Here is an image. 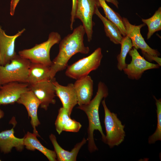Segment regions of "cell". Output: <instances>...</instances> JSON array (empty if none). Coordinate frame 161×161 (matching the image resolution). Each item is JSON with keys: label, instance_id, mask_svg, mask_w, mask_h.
<instances>
[{"label": "cell", "instance_id": "20", "mask_svg": "<svg viewBox=\"0 0 161 161\" xmlns=\"http://www.w3.org/2000/svg\"><path fill=\"white\" fill-rule=\"evenodd\" d=\"M95 14L102 21L106 36L114 44H120L123 36L118 27L105 17L103 16L98 8L96 9Z\"/></svg>", "mask_w": 161, "mask_h": 161}, {"label": "cell", "instance_id": "12", "mask_svg": "<svg viewBox=\"0 0 161 161\" xmlns=\"http://www.w3.org/2000/svg\"><path fill=\"white\" fill-rule=\"evenodd\" d=\"M30 90L27 83L10 82L1 85L0 89V105L17 102L21 95Z\"/></svg>", "mask_w": 161, "mask_h": 161}, {"label": "cell", "instance_id": "11", "mask_svg": "<svg viewBox=\"0 0 161 161\" xmlns=\"http://www.w3.org/2000/svg\"><path fill=\"white\" fill-rule=\"evenodd\" d=\"M25 30L24 28L13 35H7L0 25V65L4 66L9 63L16 56L15 42L16 38Z\"/></svg>", "mask_w": 161, "mask_h": 161}, {"label": "cell", "instance_id": "25", "mask_svg": "<svg viewBox=\"0 0 161 161\" xmlns=\"http://www.w3.org/2000/svg\"><path fill=\"white\" fill-rule=\"evenodd\" d=\"M69 117L70 116L65 108L63 107L60 108L55 122L56 130L59 134H60L63 131L64 126Z\"/></svg>", "mask_w": 161, "mask_h": 161}, {"label": "cell", "instance_id": "17", "mask_svg": "<svg viewBox=\"0 0 161 161\" xmlns=\"http://www.w3.org/2000/svg\"><path fill=\"white\" fill-rule=\"evenodd\" d=\"M49 137L56 154L57 160L58 161H76L80 150L87 141V139L83 138L81 142L76 144L71 151H69L59 145L54 134H51Z\"/></svg>", "mask_w": 161, "mask_h": 161}, {"label": "cell", "instance_id": "10", "mask_svg": "<svg viewBox=\"0 0 161 161\" xmlns=\"http://www.w3.org/2000/svg\"><path fill=\"white\" fill-rule=\"evenodd\" d=\"M54 78L49 80L29 85L30 90L35 95L40 103L41 108L47 110L50 104H55L56 96L53 83Z\"/></svg>", "mask_w": 161, "mask_h": 161}, {"label": "cell", "instance_id": "18", "mask_svg": "<svg viewBox=\"0 0 161 161\" xmlns=\"http://www.w3.org/2000/svg\"><path fill=\"white\" fill-rule=\"evenodd\" d=\"M50 66L43 64L31 62L26 83L29 85L51 79Z\"/></svg>", "mask_w": 161, "mask_h": 161}, {"label": "cell", "instance_id": "24", "mask_svg": "<svg viewBox=\"0 0 161 161\" xmlns=\"http://www.w3.org/2000/svg\"><path fill=\"white\" fill-rule=\"evenodd\" d=\"M156 101L157 107V124L156 130L154 133L150 136L148 139V143L149 144L155 143L156 141L161 140V100L157 99L153 96Z\"/></svg>", "mask_w": 161, "mask_h": 161}, {"label": "cell", "instance_id": "1", "mask_svg": "<svg viewBox=\"0 0 161 161\" xmlns=\"http://www.w3.org/2000/svg\"><path fill=\"white\" fill-rule=\"evenodd\" d=\"M85 33L83 25H80L73 30L72 33L61 40L58 53L52 61L50 66L51 79L55 78L58 72L67 68L68 62L73 56L79 53L85 54L89 53V48L85 46L83 42Z\"/></svg>", "mask_w": 161, "mask_h": 161}, {"label": "cell", "instance_id": "27", "mask_svg": "<svg viewBox=\"0 0 161 161\" xmlns=\"http://www.w3.org/2000/svg\"><path fill=\"white\" fill-rule=\"evenodd\" d=\"M77 0H72V8L71 12L70 28L73 29V25L75 19V13L77 7Z\"/></svg>", "mask_w": 161, "mask_h": 161}, {"label": "cell", "instance_id": "30", "mask_svg": "<svg viewBox=\"0 0 161 161\" xmlns=\"http://www.w3.org/2000/svg\"><path fill=\"white\" fill-rule=\"evenodd\" d=\"M4 116V112L3 111L0 109V119L3 118Z\"/></svg>", "mask_w": 161, "mask_h": 161}, {"label": "cell", "instance_id": "19", "mask_svg": "<svg viewBox=\"0 0 161 161\" xmlns=\"http://www.w3.org/2000/svg\"><path fill=\"white\" fill-rule=\"evenodd\" d=\"M37 137L35 134L28 131L24 137V143L25 148L31 151L36 150L39 151L49 161H57L55 151L49 150L43 146L37 138Z\"/></svg>", "mask_w": 161, "mask_h": 161}, {"label": "cell", "instance_id": "6", "mask_svg": "<svg viewBox=\"0 0 161 161\" xmlns=\"http://www.w3.org/2000/svg\"><path fill=\"white\" fill-rule=\"evenodd\" d=\"M123 20L126 35L131 40L133 47L141 50L143 56L148 61H154L161 66V58L159 57L160 55V53L149 47L141 34V29L145 24L135 25L131 24L126 18L123 17Z\"/></svg>", "mask_w": 161, "mask_h": 161}, {"label": "cell", "instance_id": "14", "mask_svg": "<svg viewBox=\"0 0 161 161\" xmlns=\"http://www.w3.org/2000/svg\"><path fill=\"white\" fill-rule=\"evenodd\" d=\"M55 94L60 100L63 105L70 116L74 107L78 104L76 92L74 84L69 83L66 86L60 84L54 80Z\"/></svg>", "mask_w": 161, "mask_h": 161}, {"label": "cell", "instance_id": "13", "mask_svg": "<svg viewBox=\"0 0 161 161\" xmlns=\"http://www.w3.org/2000/svg\"><path fill=\"white\" fill-rule=\"evenodd\" d=\"M16 102L25 107L28 116L31 118L30 123L33 129V133L37 137H40L36 129V127L40 124L38 116V110L40 103L38 98L33 92L29 90L22 94Z\"/></svg>", "mask_w": 161, "mask_h": 161}, {"label": "cell", "instance_id": "29", "mask_svg": "<svg viewBox=\"0 0 161 161\" xmlns=\"http://www.w3.org/2000/svg\"><path fill=\"white\" fill-rule=\"evenodd\" d=\"M106 1L113 4L117 8H118L119 3L117 0H104Z\"/></svg>", "mask_w": 161, "mask_h": 161}, {"label": "cell", "instance_id": "8", "mask_svg": "<svg viewBox=\"0 0 161 161\" xmlns=\"http://www.w3.org/2000/svg\"><path fill=\"white\" fill-rule=\"evenodd\" d=\"M100 7L98 0H77L75 19L78 18L82 22L89 42L92 38L93 16L96 9Z\"/></svg>", "mask_w": 161, "mask_h": 161}, {"label": "cell", "instance_id": "7", "mask_svg": "<svg viewBox=\"0 0 161 161\" xmlns=\"http://www.w3.org/2000/svg\"><path fill=\"white\" fill-rule=\"evenodd\" d=\"M105 114L104 123L106 135V143L111 148L118 146L124 140L125 126L118 118L117 114L112 112L107 106L105 98L101 101Z\"/></svg>", "mask_w": 161, "mask_h": 161}, {"label": "cell", "instance_id": "2", "mask_svg": "<svg viewBox=\"0 0 161 161\" xmlns=\"http://www.w3.org/2000/svg\"><path fill=\"white\" fill-rule=\"evenodd\" d=\"M96 94L89 102L86 104L78 106L77 108L83 111L87 116L89 121L87 129L88 149L90 153L98 150L94 140V132L98 130L102 136V141L106 143V136L104 134L100 120L99 109L102 99L109 95L108 88L104 83L100 81L98 84Z\"/></svg>", "mask_w": 161, "mask_h": 161}, {"label": "cell", "instance_id": "9", "mask_svg": "<svg viewBox=\"0 0 161 161\" xmlns=\"http://www.w3.org/2000/svg\"><path fill=\"white\" fill-rule=\"evenodd\" d=\"M129 54L131 58V61L129 64H127L123 70L130 79L138 80L145 71L158 69L161 66L158 64L152 63L145 60L134 47L129 51Z\"/></svg>", "mask_w": 161, "mask_h": 161}, {"label": "cell", "instance_id": "4", "mask_svg": "<svg viewBox=\"0 0 161 161\" xmlns=\"http://www.w3.org/2000/svg\"><path fill=\"white\" fill-rule=\"evenodd\" d=\"M61 40V36L58 33L52 32L47 41L36 44L32 48L21 50L18 52V55L31 62L50 66L52 63L50 56V49L53 45L59 43Z\"/></svg>", "mask_w": 161, "mask_h": 161}, {"label": "cell", "instance_id": "15", "mask_svg": "<svg viewBox=\"0 0 161 161\" xmlns=\"http://www.w3.org/2000/svg\"><path fill=\"white\" fill-rule=\"evenodd\" d=\"M74 85L78 106L89 103L93 95V81L91 77L88 75L77 80Z\"/></svg>", "mask_w": 161, "mask_h": 161}, {"label": "cell", "instance_id": "31", "mask_svg": "<svg viewBox=\"0 0 161 161\" xmlns=\"http://www.w3.org/2000/svg\"><path fill=\"white\" fill-rule=\"evenodd\" d=\"M1 83H0V88H1Z\"/></svg>", "mask_w": 161, "mask_h": 161}, {"label": "cell", "instance_id": "23", "mask_svg": "<svg viewBox=\"0 0 161 161\" xmlns=\"http://www.w3.org/2000/svg\"><path fill=\"white\" fill-rule=\"evenodd\" d=\"M142 21L148 27L147 39H148L153 34L161 30V7H160L151 17L146 19H142Z\"/></svg>", "mask_w": 161, "mask_h": 161}, {"label": "cell", "instance_id": "32", "mask_svg": "<svg viewBox=\"0 0 161 161\" xmlns=\"http://www.w3.org/2000/svg\"><path fill=\"white\" fill-rule=\"evenodd\" d=\"M0 60H1V58H0Z\"/></svg>", "mask_w": 161, "mask_h": 161}, {"label": "cell", "instance_id": "5", "mask_svg": "<svg viewBox=\"0 0 161 161\" xmlns=\"http://www.w3.org/2000/svg\"><path fill=\"white\" fill-rule=\"evenodd\" d=\"M103 57L101 48L98 47L90 55L67 66L65 75L76 80L88 75L99 67Z\"/></svg>", "mask_w": 161, "mask_h": 161}, {"label": "cell", "instance_id": "21", "mask_svg": "<svg viewBox=\"0 0 161 161\" xmlns=\"http://www.w3.org/2000/svg\"><path fill=\"white\" fill-rule=\"evenodd\" d=\"M98 1L100 7L103 9L105 17L118 27L123 37L126 36V31L123 24V18L118 13L111 8L107 4L104 0Z\"/></svg>", "mask_w": 161, "mask_h": 161}, {"label": "cell", "instance_id": "26", "mask_svg": "<svg viewBox=\"0 0 161 161\" xmlns=\"http://www.w3.org/2000/svg\"><path fill=\"white\" fill-rule=\"evenodd\" d=\"M82 125L79 122L69 117L64 126L63 131L77 132L79 131Z\"/></svg>", "mask_w": 161, "mask_h": 161}, {"label": "cell", "instance_id": "22", "mask_svg": "<svg viewBox=\"0 0 161 161\" xmlns=\"http://www.w3.org/2000/svg\"><path fill=\"white\" fill-rule=\"evenodd\" d=\"M121 50L119 54L117 57L118 61L117 68L121 71L126 67V58L129 51L132 49L133 46L131 40L127 35L123 37L120 44Z\"/></svg>", "mask_w": 161, "mask_h": 161}, {"label": "cell", "instance_id": "16", "mask_svg": "<svg viewBox=\"0 0 161 161\" xmlns=\"http://www.w3.org/2000/svg\"><path fill=\"white\" fill-rule=\"evenodd\" d=\"M14 128L0 132V150L4 154L10 152L13 148L21 151L24 148V137L17 138L14 134Z\"/></svg>", "mask_w": 161, "mask_h": 161}, {"label": "cell", "instance_id": "33", "mask_svg": "<svg viewBox=\"0 0 161 161\" xmlns=\"http://www.w3.org/2000/svg\"><path fill=\"white\" fill-rule=\"evenodd\" d=\"M1 160L0 159V161H1Z\"/></svg>", "mask_w": 161, "mask_h": 161}, {"label": "cell", "instance_id": "28", "mask_svg": "<svg viewBox=\"0 0 161 161\" xmlns=\"http://www.w3.org/2000/svg\"><path fill=\"white\" fill-rule=\"evenodd\" d=\"M20 0H11L10 4V14L12 16L14 15L16 8Z\"/></svg>", "mask_w": 161, "mask_h": 161}, {"label": "cell", "instance_id": "3", "mask_svg": "<svg viewBox=\"0 0 161 161\" xmlns=\"http://www.w3.org/2000/svg\"><path fill=\"white\" fill-rule=\"evenodd\" d=\"M31 62L16 55L10 62L0 65V82L2 85L12 82L26 83Z\"/></svg>", "mask_w": 161, "mask_h": 161}]
</instances>
